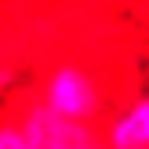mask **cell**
I'll list each match as a JSON object with an SVG mask.
<instances>
[{"mask_svg":"<svg viewBox=\"0 0 149 149\" xmlns=\"http://www.w3.org/2000/svg\"><path fill=\"white\" fill-rule=\"evenodd\" d=\"M43 107L68 121H78L89 128H100L110 114L117 110V92L110 89L107 74L100 71L96 61H74L61 57L50 64L39 78V89L32 92Z\"/></svg>","mask_w":149,"mask_h":149,"instance_id":"cell-1","label":"cell"},{"mask_svg":"<svg viewBox=\"0 0 149 149\" xmlns=\"http://www.w3.org/2000/svg\"><path fill=\"white\" fill-rule=\"evenodd\" d=\"M14 117L25 132L29 149H107L100 139V128H89V124H78V121L53 114L36 96L18 107Z\"/></svg>","mask_w":149,"mask_h":149,"instance_id":"cell-2","label":"cell"},{"mask_svg":"<svg viewBox=\"0 0 149 149\" xmlns=\"http://www.w3.org/2000/svg\"><path fill=\"white\" fill-rule=\"evenodd\" d=\"M100 139L107 149H149V96L114 110L100 124Z\"/></svg>","mask_w":149,"mask_h":149,"instance_id":"cell-3","label":"cell"},{"mask_svg":"<svg viewBox=\"0 0 149 149\" xmlns=\"http://www.w3.org/2000/svg\"><path fill=\"white\" fill-rule=\"evenodd\" d=\"M0 149H29L18 117H4V121H0Z\"/></svg>","mask_w":149,"mask_h":149,"instance_id":"cell-4","label":"cell"}]
</instances>
